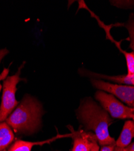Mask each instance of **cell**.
I'll return each instance as SVG.
<instances>
[{"label": "cell", "mask_w": 134, "mask_h": 151, "mask_svg": "<svg viewBox=\"0 0 134 151\" xmlns=\"http://www.w3.org/2000/svg\"><path fill=\"white\" fill-rule=\"evenodd\" d=\"M77 112L80 122L87 130L93 132L101 146L115 143V139L109 132V127L113 122L110 115L92 99H84Z\"/></svg>", "instance_id": "obj_1"}, {"label": "cell", "mask_w": 134, "mask_h": 151, "mask_svg": "<svg viewBox=\"0 0 134 151\" xmlns=\"http://www.w3.org/2000/svg\"><path fill=\"white\" fill-rule=\"evenodd\" d=\"M43 114L40 103L34 98H24L16 107L6 122L16 132H33L41 124Z\"/></svg>", "instance_id": "obj_2"}, {"label": "cell", "mask_w": 134, "mask_h": 151, "mask_svg": "<svg viewBox=\"0 0 134 151\" xmlns=\"http://www.w3.org/2000/svg\"><path fill=\"white\" fill-rule=\"evenodd\" d=\"M23 65L14 75L8 76L3 81V94L0 105V122L6 121L11 113L18 105L16 99L17 84L23 79L20 78L21 70Z\"/></svg>", "instance_id": "obj_3"}, {"label": "cell", "mask_w": 134, "mask_h": 151, "mask_svg": "<svg viewBox=\"0 0 134 151\" xmlns=\"http://www.w3.org/2000/svg\"><path fill=\"white\" fill-rule=\"evenodd\" d=\"M95 98L113 118L128 119L134 116V108L124 105L111 93L98 90L95 93Z\"/></svg>", "instance_id": "obj_4"}, {"label": "cell", "mask_w": 134, "mask_h": 151, "mask_svg": "<svg viewBox=\"0 0 134 151\" xmlns=\"http://www.w3.org/2000/svg\"><path fill=\"white\" fill-rule=\"evenodd\" d=\"M91 82L95 88L112 94L125 103L128 106L134 108V86L112 83L94 78Z\"/></svg>", "instance_id": "obj_5"}, {"label": "cell", "mask_w": 134, "mask_h": 151, "mask_svg": "<svg viewBox=\"0 0 134 151\" xmlns=\"http://www.w3.org/2000/svg\"><path fill=\"white\" fill-rule=\"evenodd\" d=\"M70 129L74 142L71 151H90L92 143L97 141L95 135L92 132L83 130L75 131L72 127H70Z\"/></svg>", "instance_id": "obj_6"}, {"label": "cell", "mask_w": 134, "mask_h": 151, "mask_svg": "<svg viewBox=\"0 0 134 151\" xmlns=\"http://www.w3.org/2000/svg\"><path fill=\"white\" fill-rule=\"evenodd\" d=\"M134 138V122L132 120L125 122L123 129L117 139L115 141V146L125 148L128 146Z\"/></svg>", "instance_id": "obj_7"}, {"label": "cell", "mask_w": 134, "mask_h": 151, "mask_svg": "<svg viewBox=\"0 0 134 151\" xmlns=\"http://www.w3.org/2000/svg\"><path fill=\"white\" fill-rule=\"evenodd\" d=\"M71 137V134H67L66 135H57L55 137H53L52 139L43 141V142H27L24 140H17L15 143L12 144L10 147H9L7 151H32V148L33 146L36 145H43L45 143H50L54 140H55L57 138H61L63 137Z\"/></svg>", "instance_id": "obj_8"}, {"label": "cell", "mask_w": 134, "mask_h": 151, "mask_svg": "<svg viewBox=\"0 0 134 151\" xmlns=\"http://www.w3.org/2000/svg\"><path fill=\"white\" fill-rule=\"evenodd\" d=\"M14 134L6 121L0 122V147L1 151L6 149L14 140Z\"/></svg>", "instance_id": "obj_9"}, {"label": "cell", "mask_w": 134, "mask_h": 151, "mask_svg": "<svg viewBox=\"0 0 134 151\" xmlns=\"http://www.w3.org/2000/svg\"><path fill=\"white\" fill-rule=\"evenodd\" d=\"M122 25L128 31L129 37L127 40L130 42L129 48L133 50L134 53V14H132L129 16L128 22ZM125 83L126 85L134 86V76H128L125 75Z\"/></svg>", "instance_id": "obj_10"}, {"label": "cell", "mask_w": 134, "mask_h": 151, "mask_svg": "<svg viewBox=\"0 0 134 151\" xmlns=\"http://www.w3.org/2000/svg\"><path fill=\"white\" fill-rule=\"evenodd\" d=\"M121 52L125 55V57L126 60V65L128 68V76H134V53L126 52L121 50Z\"/></svg>", "instance_id": "obj_11"}, {"label": "cell", "mask_w": 134, "mask_h": 151, "mask_svg": "<svg viewBox=\"0 0 134 151\" xmlns=\"http://www.w3.org/2000/svg\"><path fill=\"white\" fill-rule=\"evenodd\" d=\"M112 5L122 9L134 8V1H111Z\"/></svg>", "instance_id": "obj_12"}, {"label": "cell", "mask_w": 134, "mask_h": 151, "mask_svg": "<svg viewBox=\"0 0 134 151\" xmlns=\"http://www.w3.org/2000/svg\"><path fill=\"white\" fill-rule=\"evenodd\" d=\"M115 147V143L113 145H110L103 146L101 148L100 151H114Z\"/></svg>", "instance_id": "obj_13"}, {"label": "cell", "mask_w": 134, "mask_h": 151, "mask_svg": "<svg viewBox=\"0 0 134 151\" xmlns=\"http://www.w3.org/2000/svg\"><path fill=\"white\" fill-rule=\"evenodd\" d=\"M90 151H100V147L98 145V142L95 141L92 143Z\"/></svg>", "instance_id": "obj_14"}, {"label": "cell", "mask_w": 134, "mask_h": 151, "mask_svg": "<svg viewBox=\"0 0 134 151\" xmlns=\"http://www.w3.org/2000/svg\"><path fill=\"white\" fill-rule=\"evenodd\" d=\"M8 73H9V70L7 69H5L3 71V73L1 74H0V81L5 79L6 76H7V75L8 74Z\"/></svg>", "instance_id": "obj_15"}, {"label": "cell", "mask_w": 134, "mask_h": 151, "mask_svg": "<svg viewBox=\"0 0 134 151\" xmlns=\"http://www.w3.org/2000/svg\"><path fill=\"white\" fill-rule=\"evenodd\" d=\"M126 151H134V142L130 143L128 146L125 148Z\"/></svg>", "instance_id": "obj_16"}, {"label": "cell", "mask_w": 134, "mask_h": 151, "mask_svg": "<svg viewBox=\"0 0 134 151\" xmlns=\"http://www.w3.org/2000/svg\"><path fill=\"white\" fill-rule=\"evenodd\" d=\"M114 151H126L125 148L123 147H117L115 146Z\"/></svg>", "instance_id": "obj_17"}, {"label": "cell", "mask_w": 134, "mask_h": 151, "mask_svg": "<svg viewBox=\"0 0 134 151\" xmlns=\"http://www.w3.org/2000/svg\"><path fill=\"white\" fill-rule=\"evenodd\" d=\"M2 151H7V149H4V150H2Z\"/></svg>", "instance_id": "obj_18"}, {"label": "cell", "mask_w": 134, "mask_h": 151, "mask_svg": "<svg viewBox=\"0 0 134 151\" xmlns=\"http://www.w3.org/2000/svg\"><path fill=\"white\" fill-rule=\"evenodd\" d=\"M132 119H133V122H134V116H133V117L132 118Z\"/></svg>", "instance_id": "obj_19"}, {"label": "cell", "mask_w": 134, "mask_h": 151, "mask_svg": "<svg viewBox=\"0 0 134 151\" xmlns=\"http://www.w3.org/2000/svg\"><path fill=\"white\" fill-rule=\"evenodd\" d=\"M0 151H1V147H0Z\"/></svg>", "instance_id": "obj_20"}]
</instances>
